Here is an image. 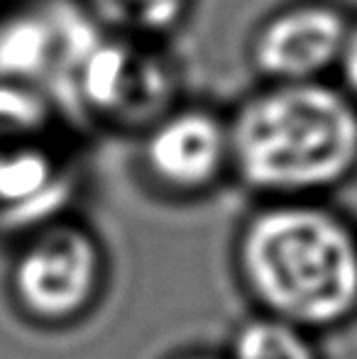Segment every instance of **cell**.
<instances>
[{"label":"cell","instance_id":"obj_3","mask_svg":"<svg viewBox=\"0 0 357 359\" xmlns=\"http://www.w3.org/2000/svg\"><path fill=\"white\" fill-rule=\"evenodd\" d=\"M174 44L98 32L72 69L57 105L64 115L118 133H142L186 93Z\"/></svg>","mask_w":357,"mask_h":359},{"label":"cell","instance_id":"obj_5","mask_svg":"<svg viewBox=\"0 0 357 359\" xmlns=\"http://www.w3.org/2000/svg\"><path fill=\"white\" fill-rule=\"evenodd\" d=\"M100 29L76 0H13L0 13V81L62 93Z\"/></svg>","mask_w":357,"mask_h":359},{"label":"cell","instance_id":"obj_7","mask_svg":"<svg viewBox=\"0 0 357 359\" xmlns=\"http://www.w3.org/2000/svg\"><path fill=\"white\" fill-rule=\"evenodd\" d=\"M140 135L144 174L174 194H198L230 171L228 110L184 95Z\"/></svg>","mask_w":357,"mask_h":359},{"label":"cell","instance_id":"obj_11","mask_svg":"<svg viewBox=\"0 0 357 359\" xmlns=\"http://www.w3.org/2000/svg\"><path fill=\"white\" fill-rule=\"evenodd\" d=\"M10 3H13V0H0V13H3V10L8 8Z\"/></svg>","mask_w":357,"mask_h":359},{"label":"cell","instance_id":"obj_9","mask_svg":"<svg viewBox=\"0 0 357 359\" xmlns=\"http://www.w3.org/2000/svg\"><path fill=\"white\" fill-rule=\"evenodd\" d=\"M230 359H318L309 330L267 316L248 320L230 342Z\"/></svg>","mask_w":357,"mask_h":359},{"label":"cell","instance_id":"obj_2","mask_svg":"<svg viewBox=\"0 0 357 359\" xmlns=\"http://www.w3.org/2000/svg\"><path fill=\"white\" fill-rule=\"evenodd\" d=\"M238 259L267 316L323 330L357 313V235L343 217L304 198H281L255 215Z\"/></svg>","mask_w":357,"mask_h":359},{"label":"cell","instance_id":"obj_4","mask_svg":"<svg viewBox=\"0 0 357 359\" xmlns=\"http://www.w3.org/2000/svg\"><path fill=\"white\" fill-rule=\"evenodd\" d=\"M353 10L343 0H281L248 29L243 59L255 83L335 79Z\"/></svg>","mask_w":357,"mask_h":359},{"label":"cell","instance_id":"obj_1","mask_svg":"<svg viewBox=\"0 0 357 359\" xmlns=\"http://www.w3.org/2000/svg\"><path fill=\"white\" fill-rule=\"evenodd\" d=\"M230 174L276 198L335 189L357 171V100L335 79L252 83L228 108Z\"/></svg>","mask_w":357,"mask_h":359},{"label":"cell","instance_id":"obj_8","mask_svg":"<svg viewBox=\"0 0 357 359\" xmlns=\"http://www.w3.org/2000/svg\"><path fill=\"white\" fill-rule=\"evenodd\" d=\"M105 34L174 44L198 10V0H76Z\"/></svg>","mask_w":357,"mask_h":359},{"label":"cell","instance_id":"obj_6","mask_svg":"<svg viewBox=\"0 0 357 359\" xmlns=\"http://www.w3.org/2000/svg\"><path fill=\"white\" fill-rule=\"evenodd\" d=\"M100 269L98 245L86 230L74 225L47 227L15 259V301L39 323H67L93 303Z\"/></svg>","mask_w":357,"mask_h":359},{"label":"cell","instance_id":"obj_10","mask_svg":"<svg viewBox=\"0 0 357 359\" xmlns=\"http://www.w3.org/2000/svg\"><path fill=\"white\" fill-rule=\"evenodd\" d=\"M335 81L348 90L350 95L357 100V13L353 15V25H350L348 44H345L343 62L338 67Z\"/></svg>","mask_w":357,"mask_h":359},{"label":"cell","instance_id":"obj_12","mask_svg":"<svg viewBox=\"0 0 357 359\" xmlns=\"http://www.w3.org/2000/svg\"><path fill=\"white\" fill-rule=\"evenodd\" d=\"M184 359H210V357H184Z\"/></svg>","mask_w":357,"mask_h":359}]
</instances>
